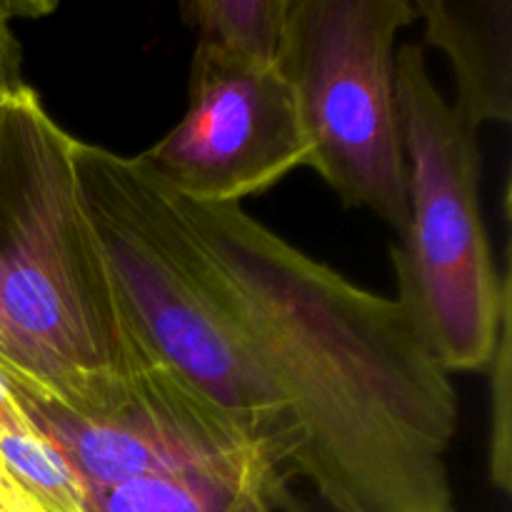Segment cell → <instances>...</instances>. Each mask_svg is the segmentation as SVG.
<instances>
[{
    "instance_id": "1",
    "label": "cell",
    "mask_w": 512,
    "mask_h": 512,
    "mask_svg": "<svg viewBox=\"0 0 512 512\" xmlns=\"http://www.w3.org/2000/svg\"><path fill=\"white\" fill-rule=\"evenodd\" d=\"M85 208L140 333L328 512H455L458 393L400 300L360 288L243 205L185 200L75 143Z\"/></svg>"
},
{
    "instance_id": "2",
    "label": "cell",
    "mask_w": 512,
    "mask_h": 512,
    "mask_svg": "<svg viewBox=\"0 0 512 512\" xmlns=\"http://www.w3.org/2000/svg\"><path fill=\"white\" fill-rule=\"evenodd\" d=\"M78 138L25 85L0 133V295L20 350L55 405L120 413L158 363L90 220Z\"/></svg>"
},
{
    "instance_id": "3",
    "label": "cell",
    "mask_w": 512,
    "mask_h": 512,
    "mask_svg": "<svg viewBox=\"0 0 512 512\" xmlns=\"http://www.w3.org/2000/svg\"><path fill=\"white\" fill-rule=\"evenodd\" d=\"M408 165V230L393 248L398 300L448 375L488 370L510 315V265L498 273L480 210L475 125L440 93L418 43L395 53Z\"/></svg>"
},
{
    "instance_id": "4",
    "label": "cell",
    "mask_w": 512,
    "mask_h": 512,
    "mask_svg": "<svg viewBox=\"0 0 512 512\" xmlns=\"http://www.w3.org/2000/svg\"><path fill=\"white\" fill-rule=\"evenodd\" d=\"M415 20L410 0H290L278 58L298 98L308 168L400 238L410 208L395 43Z\"/></svg>"
},
{
    "instance_id": "5",
    "label": "cell",
    "mask_w": 512,
    "mask_h": 512,
    "mask_svg": "<svg viewBox=\"0 0 512 512\" xmlns=\"http://www.w3.org/2000/svg\"><path fill=\"white\" fill-rule=\"evenodd\" d=\"M135 160L180 198L240 205L308 168L310 143L280 63L195 43L183 118Z\"/></svg>"
},
{
    "instance_id": "6",
    "label": "cell",
    "mask_w": 512,
    "mask_h": 512,
    "mask_svg": "<svg viewBox=\"0 0 512 512\" xmlns=\"http://www.w3.org/2000/svg\"><path fill=\"white\" fill-rule=\"evenodd\" d=\"M425 38L448 58L453 105L470 125L512 120L510 0H415Z\"/></svg>"
},
{
    "instance_id": "7",
    "label": "cell",
    "mask_w": 512,
    "mask_h": 512,
    "mask_svg": "<svg viewBox=\"0 0 512 512\" xmlns=\"http://www.w3.org/2000/svg\"><path fill=\"white\" fill-rule=\"evenodd\" d=\"M90 512H280L293 503L285 480L215 470L153 475L85 490Z\"/></svg>"
},
{
    "instance_id": "8",
    "label": "cell",
    "mask_w": 512,
    "mask_h": 512,
    "mask_svg": "<svg viewBox=\"0 0 512 512\" xmlns=\"http://www.w3.org/2000/svg\"><path fill=\"white\" fill-rule=\"evenodd\" d=\"M290 0H190L183 13L198 43L240 58L278 63Z\"/></svg>"
},
{
    "instance_id": "9",
    "label": "cell",
    "mask_w": 512,
    "mask_h": 512,
    "mask_svg": "<svg viewBox=\"0 0 512 512\" xmlns=\"http://www.w3.org/2000/svg\"><path fill=\"white\" fill-rule=\"evenodd\" d=\"M490 370V483L503 493L512 488V360H510V315L503 320Z\"/></svg>"
},
{
    "instance_id": "10",
    "label": "cell",
    "mask_w": 512,
    "mask_h": 512,
    "mask_svg": "<svg viewBox=\"0 0 512 512\" xmlns=\"http://www.w3.org/2000/svg\"><path fill=\"white\" fill-rule=\"evenodd\" d=\"M0 375L13 385V390L20 398L55 403L53 395H50L48 388L40 383V378L35 375V370L30 368L25 353L20 350L18 340H15L13 328H10L8 315H5L3 308V295H0Z\"/></svg>"
},
{
    "instance_id": "11",
    "label": "cell",
    "mask_w": 512,
    "mask_h": 512,
    "mask_svg": "<svg viewBox=\"0 0 512 512\" xmlns=\"http://www.w3.org/2000/svg\"><path fill=\"white\" fill-rule=\"evenodd\" d=\"M15 10H20V5L0 3V133H3L10 103L28 85L23 80V58H20L18 38L13 33Z\"/></svg>"
},
{
    "instance_id": "12",
    "label": "cell",
    "mask_w": 512,
    "mask_h": 512,
    "mask_svg": "<svg viewBox=\"0 0 512 512\" xmlns=\"http://www.w3.org/2000/svg\"><path fill=\"white\" fill-rule=\"evenodd\" d=\"M0 512H45L0 460Z\"/></svg>"
},
{
    "instance_id": "13",
    "label": "cell",
    "mask_w": 512,
    "mask_h": 512,
    "mask_svg": "<svg viewBox=\"0 0 512 512\" xmlns=\"http://www.w3.org/2000/svg\"><path fill=\"white\" fill-rule=\"evenodd\" d=\"M33 425V418L25 410L23 400L15 393L13 385L0 375V428H28Z\"/></svg>"
},
{
    "instance_id": "14",
    "label": "cell",
    "mask_w": 512,
    "mask_h": 512,
    "mask_svg": "<svg viewBox=\"0 0 512 512\" xmlns=\"http://www.w3.org/2000/svg\"><path fill=\"white\" fill-rule=\"evenodd\" d=\"M280 512H318V510H313V508H308V505H303V503H298V500H293V503H290V505L280 508ZM325 512H328V510H325Z\"/></svg>"
}]
</instances>
